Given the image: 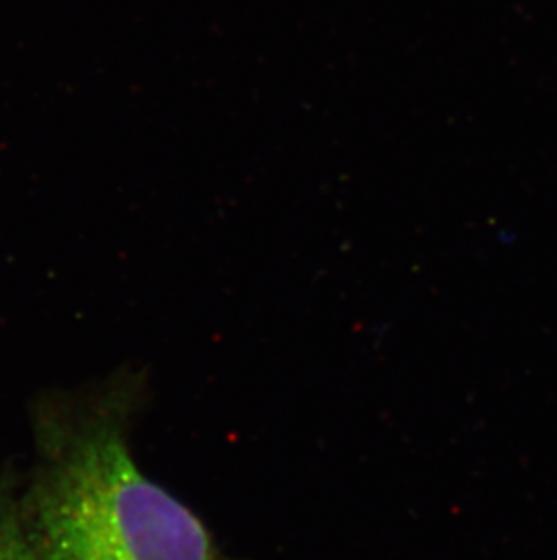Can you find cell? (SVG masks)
<instances>
[{"mask_svg":"<svg viewBox=\"0 0 557 560\" xmlns=\"http://www.w3.org/2000/svg\"><path fill=\"white\" fill-rule=\"evenodd\" d=\"M40 560H232L183 502L149 479L120 424L80 430L38 490Z\"/></svg>","mask_w":557,"mask_h":560,"instance_id":"cell-1","label":"cell"},{"mask_svg":"<svg viewBox=\"0 0 557 560\" xmlns=\"http://www.w3.org/2000/svg\"><path fill=\"white\" fill-rule=\"evenodd\" d=\"M0 560H40L15 513L0 502Z\"/></svg>","mask_w":557,"mask_h":560,"instance_id":"cell-2","label":"cell"}]
</instances>
